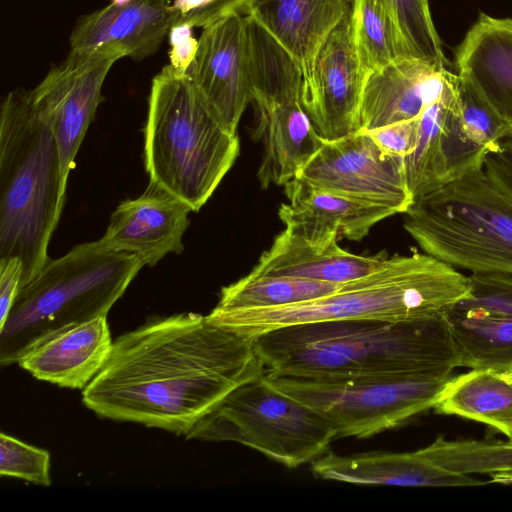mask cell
Instances as JSON below:
<instances>
[{"instance_id": "cb8c5ba5", "label": "cell", "mask_w": 512, "mask_h": 512, "mask_svg": "<svg viewBox=\"0 0 512 512\" xmlns=\"http://www.w3.org/2000/svg\"><path fill=\"white\" fill-rule=\"evenodd\" d=\"M433 409L484 423L512 435V374L472 369L451 377Z\"/></svg>"}, {"instance_id": "74e56055", "label": "cell", "mask_w": 512, "mask_h": 512, "mask_svg": "<svg viewBox=\"0 0 512 512\" xmlns=\"http://www.w3.org/2000/svg\"><path fill=\"white\" fill-rule=\"evenodd\" d=\"M129 0H111V3H114V4H124L126 2H128Z\"/></svg>"}, {"instance_id": "e575fe53", "label": "cell", "mask_w": 512, "mask_h": 512, "mask_svg": "<svg viewBox=\"0 0 512 512\" xmlns=\"http://www.w3.org/2000/svg\"><path fill=\"white\" fill-rule=\"evenodd\" d=\"M483 169L492 181L512 198V132L486 155Z\"/></svg>"}, {"instance_id": "f35d334b", "label": "cell", "mask_w": 512, "mask_h": 512, "mask_svg": "<svg viewBox=\"0 0 512 512\" xmlns=\"http://www.w3.org/2000/svg\"><path fill=\"white\" fill-rule=\"evenodd\" d=\"M508 441L512 443V435L510 436V438L508 439Z\"/></svg>"}, {"instance_id": "7402d4cb", "label": "cell", "mask_w": 512, "mask_h": 512, "mask_svg": "<svg viewBox=\"0 0 512 512\" xmlns=\"http://www.w3.org/2000/svg\"><path fill=\"white\" fill-rule=\"evenodd\" d=\"M255 139L263 151L257 177L263 189L295 178L323 145L301 100L273 104L255 111Z\"/></svg>"}, {"instance_id": "2e32d148", "label": "cell", "mask_w": 512, "mask_h": 512, "mask_svg": "<svg viewBox=\"0 0 512 512\" xmlns=\"http://www.w3.org/2000/svg\"><path fill=\"white\" fill-rule=\"evenodd\" d=\"M172 23L168 0L111 3L78 19L71 31L69 54L114 51L139 61L158 50Z\"/></svg>"}, {"instance_id": "8d00e7d4", "label": "cell", "mask_w": 512, "mask_h": 512, "mask_svg": "<svg viewBox=\"0 0 512 512\" xmlns=\"http://www.w3.org/2000/svg\"><path fill=\"white\" fill-rule=\"evenodd\" d=\"M22 262L17 257L0 259V326L5 322L17 296Z\"/></svg>"}, {"instance_id": "52a82bcc", "label": "cell", "mask_w": 512, "mask_h": 512, "mask_svg": "<svg viewBox=\"0 0 512 512\" xmlns=\"http://www.w3.org/2000/svg\"><path fill=\"white\" fill-rule=\"evenodd\" d=\"M403 226L424 253L457 269L512 275V198L483 168L414 199Z\"/></svg>"}, {"instance_id": "6da1fadb", "label": "cell", "mask_w": 512, "mask_h": 512, "mask_svg": "<svg viewBox=\"0 0 512 512\" xmlns=\"http://www.w3.org/2000/svg\"><path fill=\"white\" fill-rule=\"evenodd\" d=\"M265 371L254 338L180 313L113 341L82 401L103 418L187 435L230 392Z\"/></svg>"}, {"instance_id": "484cf974", "label": "cell", "mask_w": 512, "mask_h": 512, "mask_svg": "<svg viewBox=\"0 0 512 512\" xmlns=\"http://www.w3.org/2000/svg\"><path fill=\"white\" fill-rule=\"evenodd\" d=\"M461 110L457 75L442 97L420 115L416 146L404 158L407 184L414 199L447 184L444 133L452 116Z\"/></svg>"}, {"instance_id": "5b68a950", "label": "cell", "mask_w": 512, "mask_h": 512, "mask_svg": "<svg viewBox=\"0 0 512 512\" xmlns=\"http://www.w3.org/2000/svg\"><path fill=\"white\" fill-rule=\"evenodd\" d=\"M145 266L136 254L117 252L100 242L75 246L49 259L19 287L0 326V363L8 366L57 334L107 313Z\"/></svg>"}, {"instance_id": "f1b7e54d", "label": "cell", "mask_w": 512, "mask_h": 512, "mask_svg": "<svg viewBox=\"0 0 512 512\" xmlns=\"http://www.w3.org/2000/svg\"><path fill=\"white\" fill-rule=\"evenodd\" d=\"M344 284L295 276L258 274L251 271L238 281L222 288L216 307L247 309L287 306L326 296Z\"/></svg>"}, {"instance_id": "d6986e66", "label": "cell", "mask_w": 512, "mask_h": 512, "mask_svg": "<svg viewBox=\"0 0 512 512\" xmlns=\"http://www.w3.org/2000/svg\"><path fill=\"white\" fill-rule=\"evenodd\" d=\"M321 479L353 484L397 486H476L484 482L438 466L421 449L413 452H369L354 455L325 453L312 462Z\"/></svg>"}, {"instance_id": "9a60e30c", "label": "cell", "mask_w": 512, "mask_h": 512, "mask_svg": "<svg viewBox=\"0 0 512 512\" xmlns=\"http://www.w3.org/2000/svg\"><path fill=\"white\" fill-rule=\"evenodd\" d=\"M450 68L415 57H399L368 74L360 107L362 130L419 117L456 79Z\"/></svg>"}, {"instance_id": "8fae6325", "label": "cell", "mask_w": 512, "mask_h": 512, "mask_svg": "<svg viewBox=\"0 0 512 512\" xmlns=\"http://www.w3.org/2000/svg\"><path fill=\"white\" fill-rule=\"evenodd\" d=\"M124 58L114 51L68 54L30 90L34 106L51 127L60 156L62 191L86 131L103 101L102 87L114 63Z\"/></svg>"}, {"instance_id": "603a6c76", "label": "cell", "mask_w": 512, "mask_h": 512, "mask_svg": "<svg viewBox=\"0 0 512 512\" xmlns=\"http://www.w3.org/2000/svg\"><path fill=\"white\" fill-rule=\"evenodd\" d=\"M388 258L385 252L371 256L353 254L342 249L337 241L327 245L311 244L283 230L252 271L348 283L378 271Z\"/></svg>"}, {"instance_id": "4316f807", "label": "cell", "mask_w": 512, "mask_h": 512, "mask_svg": "<svg viewBox=\"0 0 512 512\" xmlns=\"http://www.w3.org/2000/svg\"><path fill=\"white\" fill-rule=\"evenodd\" d=\"M461 366L512 374V317L447 309Z\"/></svg>"}, {"instance_id": "7a4b0ae2", "label": "cell", "mask_w": 512, "mask_h": 512, "mask_svg": "<svg viewBox=\"0 0 512 512\" xmlns=\"http://www.w3.org/2000/svg\"><path fill=\"white\" fill-rule=\"evenodd\" d=\"M266 372L365 380L451 375L460 355L444 313L410 321L344 320L288 326L254 338Z\"/></svg>"}, {"instance_id": "4fadbf2b", "label": "cell", "mask_w": 512, "mask_h": 512, "mask_svg": "<svg viewBox=\"0 0 512 512\" xmlns=\"http://www.w3.org/2000/svg\"><path fill=\"white\" fill-rule=\"evenodd\" d=\"M202 29L186 75L212 113L237 133L251 102L247 16L232 14Z\"/></svg>"}, {"instance_id": "ba28073f", "label": "cell", "mask_w": 512, "mask_h": 512, "mask_svg": "<svg viewBox=\"0 0 512 512\" xmlns=\"http://www.w3.org/2000/svg\"><path fill=\"white\" fill-rule=\"evenodd\" d=\"M186 437L237 442L296 468L325 454L337 430L323 414L271 386L263 374L230 392Z\"/></svg>"}, {"instance_id": "d4e9b609", "label": "cell", "mask_w": 512, "mask_h": 512, "mask_svg": "<svg viewBox=\"0 0 512 512\" xmlns=\"http://www.w3.org/2000/svg\"><path fill=\"white\" fill-rule=\"evenodd\" d=\"M251 102L255 111L301 100L303 75L293 56L252 16L247 15Z\"/></svg>"}, {"instance_id": "4dcf8cb0", "label": "cell", "mask_w": 512, "mask_h": 512, "mask_svg": "<svg viewBox=\"0 0 512 512\" xmlns=\"http://www.w3.org/2000/svg\"><path fill=\"white\" fill-rule=\"evenodd\" d=\"M459 91L463 125L472 141L488 154L512 132V127L460 78Z\"/></svg>"}, {"instance_id": "1f68e13d", "label": "cell", "mask_w": 512, "mask_h": 512, "mask_svg": "<svg viewBox=\"0 0 512 512\" xmlns=\"http://www.w3.org/2000/svg\"><path fill=\"white\" fill-rule=\"evenodd\" d=\"M0 474L36 485L50 486V454L2 432Z\"/></svg>"}, {"instance_id": "8992f818", "label": "cell", "mask_w": 512, "mask_h": 512, "mask_svg": "<svg viewBox=\"0 0 512 512\" xmlns=\"http://www.w3.org/2000/svg\"><path fill=\"white\" fill-rule=\"evenodd\" d=\"M144 156L153 182L199 211L233 166L238 135L208 108L186 74L170 64L153 78Z\"/></svg>"}, {"instance_id": "f546056e", "label": "cell", "mask_w": 512, "mask_h": 512, "mask_svg": "<svg viewBox=\"0 0 512 512\" xmlns=\"http://www.w3.org/2000/svg\"><path fill=\"white\" fill-rule=\"evenodd\" d=\"M397 16L403 36L415 57L450 67L435 28L428 0H388Z\"/></svg>"}, {"instance_id": "9c48e42d", "label": "cell", "mask_w": 512, "mask_h": 512, "mask_svg": "<svg viewBox=\"0 0 512 512\" xmlns=\"http://www.w3.org/2000/svg\"><path fill=\"white\" fill-rule=\"evenodd\" d=\"M280 392L328 418L337 438H367L408 422L433 408L451 375H402L342 380L267 373Z\"/></svg>"}, {"instance_id": "277c9868", "label": "cell", "mask_w": 512, "mask_h": 512, "mask_svg": "<svg viewBox=\"0 0 512 512\" xmlns=\"http://www.w3.org/2000/svg\"><path fill=\"white\" fill-rule=\"evenodd\" d=\"M65 196L51 127L30 91L9 92L0 112V259L21 260L20 286L50 259L48 246Z\"/></svg>"}, {"instance_id": "e0dca14e", "label": "cell", "mask_w": 512, "mask_h": 512, "mask_svg": "<svg viewBox=\"0 0 512 512\" xmlns=\"http://www.w3.org/2000/svg\"><path fill=\"white\" fill-rule=\"evenodd\" d=\"M287 204L279 218L289 233L316 245L337 241L339 233L354 241L363 239L393 209L316 188L295 177L285 185Z\"/></svg>"}, {"instance_id": "ffe728a7", "label": "cell", "mask_w": 512, "mask_h": 512, "mask_svg": "<svg viewBox=\"0 0 512 512\" xmlns=\"http://www.w3.org/2000/svg\"><path fill=\"white\" fill-rule=\"evenodd\" d=\"M112 346L106 316H98L36 346L18 364L36 379L84 390L107 362Z\"/></svg>"}, {"instance_id": "30bf717a", "label": "cell", "mask_w": 512, "mask_h": 512, "mask_svg": "<svg viewBox=\"0 0 512 512\" xmlns=\"http://www.w3.org/2000/svg\"><path fill=\"white\" fill-rule=\"evenodd\" d=\"M312 186L405 213L414 201L404 158L380 148L364 130L326 140L296 176Z\"/></svg>"}, {"instance_id": "ac0fdd59", "label": "cell", "mask_w": 512, "mask_h": 512, "mask_svg": "<svg viewBox=\"0 0 512 512\" xmlns=\"http://www.w3.org/2000/svg\"><path fill=\"white\" fill-rule=\"evenodd\" d=\"M455 68L512 127V19L480 13L457 46Z\"/></svg>"}, {"instance_id": "d590c367", "label": "cell", "mask_w": 512, "mask_h": 512, "mask_svg": "<svg viewBox=\"0 0 512 512\" xmlns=\"http://www.w3.org/2000/svg\"><path fill=\"white\" fill-rule=\"evenodd\" d=\"M168 36L171 46L169 64L177 73L186 74L198 49L193 27L186 24L173 25Z\"/></svg>"}, {"instance_id": "7c38bea8", "label": "cell", "mask_w": 512, "mask_h": 512, "mask_svg": "<svg viewBox=\"0 0 512 512\" xmlns=\"http://www.w3.org/2000/svg\"><path fill=\"white\" fill-rule=\"evenodd\" d=\"M367 76L354 46L349 8L321 47L310 78L302 84V106L324 139L360 130Z\"/></svg>"}, {"instance_id": "83f0119b", "label": "cell", "mask_w": 512, "mask_h": 512, "mask_svg": "<svg viewBox=\"0 0 512 512\" xmlns=\"http://www.w3.org/2000/svg\"><path fill=\"white\" fill-rule=\"evenodd\" d=\"M352 37L367 75L399 57L414 56L388 0H350Z\"/></svg>"}, {"instance_id": "5bb4252c", "label": "cell", "mask_w": 512, "mask_h": 512, "mask_svg": "<svg viewBox=\"0 0 512 512\" xmlns=\"http://www.w3.org/2000/svg\"><path fill=\"white\" fill-rule=\"evenodd\" d=\"M191 208L149 182L139 197L121 202L110 217L100 244L113 251L136 254L145 265H156L166 254L184 250L182 238Z\"/></svg>"}, {"instance_id": "3957f363", "label": "cell", "mask_w": 512, "mask_h": 512, "mask_svg": "<svg viewBox=\"0 0 512 512\" xmlns=\"http://www.w3.org/2000/svg\"><path fill=\"white\" fill-rule=\"evenodd\" d=\"M469 287V276L429 254H397L378 271L345 283L326 296L280 307H215L207 318L251 338L319 322L410 321L444 313L468 293Z\"/></svg>"}, {"instance_id": "836d02e7", "label": "cell", "mask_w": 512, "mask_h": 512, "mask_svg": "<svg viewBox=\"0 0 512 512\" xmlns=\"http://www.w3.org/2000/svg\"><path fill=\"white\" fill-rule=\"evenodd\" d=\"M419 117L364 131L384 151L405 158L416 146Z\"/></svg>"}, {"instance_id": "d6a6232c", "label": "cell", "mask_w": 512, "mask_h": 512, "mask_svg": "<svg viewBox=\"0 0 512 512\" xmlns=\"http://www.w3.org/2000/svg\"><path fill=\"white\" fill-rule=\"evenodd\" d=\"M249 0H174L171 3L173 25L206 27L232 14H241Z\"/></svg>"}, {"instance_id": "44dd1931", "label": "cell", "mask_w": 512, "mask_h": 512, "mask_svg": "<svg viewBox=\"0 0 512 512\" xmlns=\"http://www.w3.org/2000/svg\"><path fill=\"white\" fill-rule=\"evenodd\" d=\"M350 8V0H251L255 18L297 61L303 82L317 55Z\"/></svg>"}]
</instances>
